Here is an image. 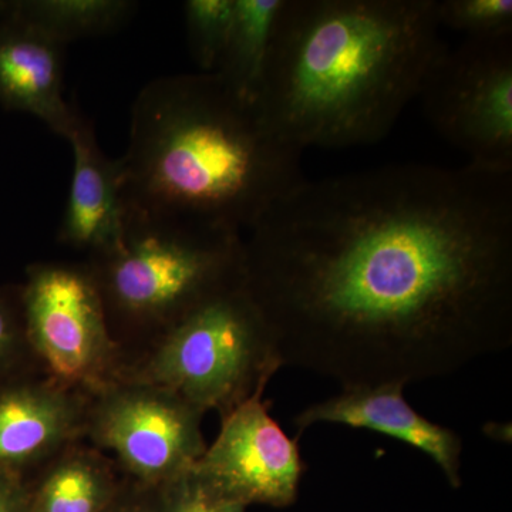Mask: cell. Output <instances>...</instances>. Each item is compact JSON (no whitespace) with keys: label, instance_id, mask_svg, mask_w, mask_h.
<instances>
[{"label":"cell","instance_id":"obj_1","mask_svg":"<svg viewBox=\"0 0 512 512\" xmlns=\"http://www.w3.org/2000/svg\"><path fill=\"white\" fill-rule=\"evenodd\" d=\"M284 366L424 382L512 345V173L390 164L303 181L244 234Z\"/></svg>","mask_w":512,"mask_h":512},{"label":"cell","instance_id":"obj_2","mask_svg":"<svg viewBox=\"0 0 512 512\" xmlns=\"http://www.w3.org/2000/svg\"><path fill=\"white\" fill-rule=\"evenodd\" d=\"M437 0H285L254 104L275 136L365 146L390 133L443 50Z\"/></svg>","mask_w":512,"mask_h":512},{"label":"cell","instance_id":"obj_3","mask_svg":"<svg viewBox=\"0 0 512 512\" xmlns=\"http://www.w3.org/2000/svg\"><path fill=\"white\" fill-rule=\"evenodd\" d=\"M301 157L217 74L158 77L131 110L121 194L126 211L244 235L305 181Z\"/></svg>","mask_w":512,"mask_h":512},{"label":"cell","instance_id":"obj_4","mask_svg":"<svg viewBox=\"0 0 512 512\" xmlns=\"http://www.w3.org/2000/svg\"><path fill=\"white\" fill-rule=\"evenodd\" d=\"M86 262L126 363L202 302L244 282V235L126 211L119 247Z\"/></svg>","mask_w":512,"mask_h":512},{"label":"cell","instance_id":"obj_5","mask_svg":"<svg viewBox=\"0 0 512 512\" xmlns=\"http://www.w3.org/2000/svg\"><path fill=\"white\" fill-rule=\"evenodd\" d=\"M282 367L274 335L242 282L202 302L128 359L119 380L165 387L201 412L224 417L266 390Z\"/></svg>","mask_w":512,"mask_h":512},{"label":"cell","instance_id":"obj_6","mask_svg":"<svg viewBox=\"0 0 512 512\" xmlns=\"http://www.w3.org/2000/svg\"><path fill=\"white\" fill-rule=\"evenodd\" d=\"M19 289L40 375L89 397L119 382L124 353L86 261L36 262Z\"/></svg>","mask_w":512,"mask_h":512},{"label":"cell","instance_id":"obj_7","mask_svg":"<svg viewBox=\"0 0 512 512\" xmlns=\"http://www.w3.org/2000/svg\"><path fill=\"white\" fill-rule=\"evenodd\" d=\"M419 97L427 119L468 163L512 173V35L444 46Z\"/></svg>","mask_w":512,"mask_h":512},{"label":"cell","instance_id":"obj_8","mask_svg":"<svg viewBox=\"0 0 512 512\" xmlns=\"http://www.w3.org/2000/svg\"><path fill=\"white\" fill-rule=\"evenodd\" d=\"M204 414L173 390L119 380L90 397L84 441L113 458L127 480L160 488L207 450Z\"/></svg>","mask_w":512,"mask_h":512},{"label":"cell","instance_id":"obj_9","mask_svg":"<svg viewBox=\"0 0 512 512\" xmlns=\"http://www.w3.org/2000/svg\"><path fill=\"white\" fill-rule=\"evenodd\" d=\"M265 390L221 417L217 439L191 468L218 493L249 507L295 503L305 474L298 440L269 413Z\"/></svg>","mask_w":512,"mask_h":512},{"label":"cell","instance_id":"obj_10","mask_svg":"<svg viewBox=\"0 0 512 512\" xmlns=\"http://www.w3.org/2000/svg\"><path fill=\"white\" fill-rule=\"evenodd\" d=\"M90 397L33 375L0 384V473L25 477L84 441Z\"/></svg>","mask_w":512,"mask_h":512},{"label":"cell","instance_id":"obj_11","mask_svg":"<svg viewBox=\"0 0 512 512\" xmlns=\"http://www.w3.org/2000/svg\"><path fill=\"white\" fill-rule=\"evenodd\" d=\"M402 383L342 387V392L311 404L293 419L298 436L319 423L343 424L386 434L433 460L453 488H460L463 440L456 431L416 412L404 397Z\"/></svg>","mask_w":512,"mask_h":512},{"label":"cell","instance_id":"obj_12","mask_svg":"<svg viewBox=\"0 0 512 512\" xmlns=\"http://www.w3.org/2000/svg\"><path fill=\"white\" fill-rule=\"evenodd\" d=\"M67 141L73 175L57 241L89 259L113 251L123 238L126 205L119 160H110L101 151L93 124L84 117Z\"/></svg>","mask_w":512,"mask_h":512},{"label":"cell","instance_id":"obj_13","mask_svg":"<svg viewBox=\"0 0 512 512\" xmlns=\"http://www.w3.org/2000/svg\"><path fill=\"white\" fill-rule=\"evenodd\" d=\"M63 55V45L12 10L0 22V104L32 114L67 140L83 116L64 100Z\"/></svg>","mask_w":512,"mask_h":512},{"label":"cell","instance_id":"obj_14","mask_svg":"<svg viewBox=\"0 0 512 512\" xmlns=\"http://www.w3.org/2000/svg\"><path fill=\"white\" fill-rule=\"evenodd\" d=\"M37 471L26 512H104L126 481L113 458L87 441L64 448Z\"/></svg>","mask_w":512,"mask_h":512},{"label":"cell","instance_id":"obj_15","mask_svg":"<svg viewBox=\"0 0 512 512\" xmlns=\"http://www.w3.org/2000/svg\"><path fill=\"white\" fill-rule=\"evenodd\" d=\"M285 0H235L231 29L215 74L254 103Z\"/></svg>","mask_w":512,"mask_h":512},{"label":"cell","instance_id":"obj_16","mask_svg":"<svg viewBox=\"0 0 512 512\" xmlns=\"http://www.w3.org/2000/svg\"><path fill=\"white\" fill-rule=\"evenodd\" d=\"M136 9L130 0H23L13 2L12 15L66 46L116 32Z\"/></svg>","mask_w":512,"mask_h":512},{"label":"cell","instance_id":"obj_17","mask_svg":"<svg viewBox=\"0 0 512 512\" xmlns=\"http://www.w3.org/2000/svg\"><path fill=\"white\" fill-rule=\"evenodd\" d=\"M235 0H188L184 3L188 46L200 73H215L231 29Z\"/></svg>","mask_w":512,"mask_h":512},{"label":"cell","instance_id":"obj_18","mask_svg":"<svg viewBox=\"0 0 512 512\" xmlns=\"http://www.w3.org/2000/svg\"><path fill=\"white\" fill-rule=\"evenodd\" d=\"M440 28L464 39L512 35V0H437Z\"/></svg>","mask_w":512,"mask_h":512},{"label":"cell","instance_id":"obj_19","mask_svg":"<svg viewBox=\"0 0 512 512\" xmlns=\"http://www.w3.org/2000/svg\"><path fill=\"white\" fill-rule=\"evenodd\" d=\"M33 375L40 373L26 336L19 286L0 289V382Z\"/></svg>","mask_w":512,"mask_h":512},{"label":"cell","instance_id":"obj_20","mask_svg":"<svg viewBox=\"0 0 512 512\" xmlns=\"http://www.w3.org/2000/svg\"><path fill=\"white\" fill-rule=\"evenodd\" d=\"M158 497L160 512H247L248 508L215 491L192 470L158 488Z\"/></svg>","mask_w":512,"mask_h":512},{"label":"cell","instance_id":"obj_21","mask_svg":"<svg viewBox=\"0 0 512 512\" xmlns=\"http://www.w3.org/2000/svg\"><path fill=\"white\" fill-rule=\"evenodd\" d=\"M104 512H160L158 488L124 481L120 494Z\"/></svg>","mask_w":512,"mask_h":512},{"label":"cell","instance_id":"obj_22","mask_svg":"<svg viewBox=\"0 0 512 512\" xmlns=\"http://www.w3.org/2000/svg\"><path fill=\"white\" fill-rule=\"evenodd\" d=\"M29 483L25 477L0 473V512H26Z\"/></svg>","mask_w":512,"mask_h":512},{"label":"cell","instance_id":"obj_23","mask_svg":"<svg viewBox=\"0 0 512 512\" xmlns=\"http://www.w3.org/2000/svg\"><path fill=\"white\" fill-rule=\"evenodd\" d=\"M12 3L13 2H2V0H0V22L9 15L10 10H12Z\"/></svg>","mask_w":512,"mask_h":512}]
</instances>
